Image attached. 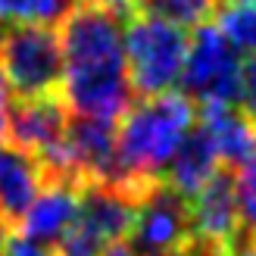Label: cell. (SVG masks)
I'll return each instance as SVG.
<instances>
[{
	"label": "cell",
	"mask_w": 256,
	"mask_h": 256,
	"mask_svg": "<svg viewBox=\"0 0 256 256\" xmlns=\"http://www.w3.org/2000/svg\"><path fill=\"white\" fill-rule=\"evenodd\" d=\"M128 0H75L62 16V104L75 116L112 119L132 106L122 28Z\"/></svg>",
	"instance_id": "obj_1"
},
{
	"label": "cell",
	"mask_w": 256,
	"mask_h": 256,
	"mask_svg": "<svg viewBox=\"0 0 256 256\" xmlns=\"http://www.w3.org/2000/svg\"><path fill=\"white\" fill-rule=\"evenodd\" d=\"M116 125V160L119 184L144 197L153 184L162 182L172 156L197 125L194 104L178 94H153L132 104Z\"/></svg>",
	"instance_id": "obj_2"
},
{
	"label": "cell",
	"mask_w": 256,
	"mask_h": 256,
	"mask_svg": "<svg viewBox=\"0 0 256 256\" xmlns=\"http://www.w3.org/2000/svg\"><path fill=\"white\" fill-rule=\"evenodd\" d=\"M122 47L132 91H138L140 97L175 91L188 54L184 28L134 6L125 16Z\"/></svg>",
	"instance_id": "obj_3"
},
{
	"label": "cell",
	"mask_w": 256,
	"mask_h": 256,
	"mask_svg": "<svg viewBox=\"0 0 256 256\" xmlns=\"http://www.w3.org/2000/svg\"><path fill=\"white\" fill-rule=\"evenodd\" d=\"M240 82H244V60L238 47L216 28L200 25L188 38V54L182 69V94L200 106H234L240 104Z\"/></svg>",
	"instance_id": "obj_4"
},
{
	"label": "cell",
	"mask_w": 256,
	"mask_h": 256,
	"mask_svg": "<svg viewBox=\"0 0 256 256\" xmlns=\"http://www.w3.org/2000/svg\"><path fill=\"white\" fill-rule=\"evenodd\" d=\"M0 75L19 97L56 94L62 82V44L50 25H12L0 38Z\"/></svg>",
	"instance_id": "obj_5"
},
{
	"label": "cell",
	"mask_w": 256,
	"mask_h": 256,
	"mask_svg": "<svg viewBox=\"0 0 256 256\" xmlns=\"http://www.w3.org/2000/svg\"><path fill=\"white\" fill-rule=\"evenodd\" d=\"M128 240H132L144 256L147 253H162V250L184 247L190 240L188 200L178 197L175 190L166 188L162 182L153 184L147 194L138 200Z\"/></svg>",
	"instance_id": "obj_6"
},
{
	"label": "cell",
	"mask_w": 256,
	"mask_h": 256,
	"mask_svg": "<svg viewBox=\"0 0 256 256\" xmlns=\"http://www.w3.org/2000/svg\"><path fill=\"white\" fill-rule=\"evenodd\" d=\"M188 212H190V240H197L212 253H225L228 247L238 244L240 219H238L234 182L228 172H216L188 200Z\"/></svg>",
	"instance_id": "obj_7"
},
{
	"label": "cell",
	"mask_w": 256,
	"mask_h": 256,
	"mask_svg": "<svg viewBox=\"0 0 256 256\" xmlns=\"http://www.w3.org/2000/svg\"><path fill=\"white\" fill-rule=\"evenodd\" d=\"M66 150L78 184H119L116 122L75 116L66 128Z\"/></svg>",
	"instance_id": "obj_8"
},
{
	"label": "cell",
	"mask_w": 256,
	"mask_h": 256,
	"mask_svg": "<svg viewBox=\"0 0 256 256\" xmlns=\"http://www.w3.org/2000/svg\"><path fill=\"white\" fill-rule=\"evenodd\" d=\"M69 128V110L56 94L47 97H22L16 106H10L6 138L12 147L32 153L34 160L47 156L56 144H62Z\"/></svg>",
	"instance_id": "obj_9"
},
{
	"label": "cell",
	"mask_w": 256,
	"mask_h": 256,
	"mask_svg": "<svg viewBox=\"0 0 256 256\" xmlns=\"http://www.w3.org/2000/svg\"><path fill=\"white\" fill-rule=\"evenodd\" d=\"M78 210H82V184L62 182V178H44L32 206L22 212L19 232L44 247H54L75 228Z\"/></svg>",
	"instance_id": "obj_10"
},
{
	"label": "cell",
	"mask_w": 256,
	"mask_h": 256,
	"mask_svg": "<svg viewBox=\"0 0 256 256\" xmlns=\"http://www.w3.org/2000/svg\"><path fill=\"white\" fill-rule=\"evenodd\" d=\"M44 184V172L32 153L0 140V222L12 225L32 206Z\"/></svg>",
	"instance_id": "obj_11"
},
{
	"label": "cell",
	"mask_w": 256,
	"mask_h": 256,
	"mask_svg": "<svg viewBox=\"0 0 256 256\" xmlns=\"http://www.w3.org/2000/svg\"><path fill=\"white\" fill-rule=\"evenodd\" d=\"M197 125L210 138L219 162L240 166L256 156V122L247 112H238L234 106H203Z\"/></svg>",
	"instance_id": "obj_12"
},
{
	"label": "cell",
	"mask_w": 256,
	"mask_h": 256,
	"mask_svg": "<svg viewBox=\"0 0 256 256\" xmlns=\"http://www.w3.org/2000/svg\"><path fill=\"white\" fill-rule=\"evenodd\" d=\"M216 172H219V156H216L210 138L203 134V128L194 125L190 134L184 138V144L172 156L162 178H166V188H172L178 197L190 200Z\"/></svg>",
	"instance_id": "obj_13"
},
{
	"label": "cell",
	"mask_w": 256,
	"mask_h": 256,
	"mask_svg": "<svg viewBox=\"0 0 256 256\" xmlns=\"http://www.w3.org/2000/svg\"><path fill=\"white\" fill-rule=\"evenodd\" d=\"M216 28L238 47V54L256 56V0H222L216 4Z\"/></svg>",
	"instance_id": "obj_14"
},
{
	"label": "cell",
	"mask_w": 256,
	"mask_h": 256,
	"mask_svg": "<svg viewBox=\"0 0 256 256\" xmlns=\"http://www.w3.org/2000/svg\"><path fill=\"white\" fill-rule=\"evenodd\" d=\"M72 0H0V25H54Z\"/></svg>",
	"instance_id": "obj_15"
},
{
	"label": "cell",
	"mask_w": 256,
	"mask_h": 256,
	"mask_svg": "<svg viewBox=\"0 0 256 256\" xmlns=\"http://www.w3.org/2000/svg\"><path fill=\"white\" fill-rule=\"evenodd\" d=\"M138 10H147L178 28H200L216 12V0H138Z\"/></svg>",
	"instance_id": "obj_16"
},
{
	"label": "cell",
	"mask_w": 256,
	"mask_h": 256,
	"mask_svg": "<svg viewBox=\"0 0 256 256\" xmlns=\"http://www.w3.org/2000/svg\"><path fill=\"white\" fill-rule=\"evenodd\" d=\"M234 200H238V219L240 232L247 234V240H256V156L234 166Z\"/></svg>",
	"instance_id": "obj_17"
},
{
	"label": "cell",
	"mask_w": 256,
	"mask_h": 256,
	"mask_svg": "<svg viewBox=\"0 0 256 256\" xmlns=\"http://www.w3.org/2000/svg\"><path fill=\"white\" fill-rule=\"evenodd\" d=\"M0 256H54V250L25 238L22 232H10L0 240Z\"/></svg>",
	"instance_id": "obj_18"
},
{
	"label": "cell",
	"mask_w": 256,
	"mask_h": 256,
	"mask_svg": "<svg viewBox=\"0 0 256 256\" xmlns=\"http://www.w3.org/2000/svg\"><path fill=\"white\" fill-rule=\"evenodd\" d=\"M240 104L244 112L256 122V56L250 62H244V82H240Z\"/></svg>",
	"instance_id": "obj_19"
},
{
	"label": "cell",
	"mask_w": 256,
	"mask_h": 256,
	"mask_svg": "<svg viewBox=\"0 0 256 256\" xmlns=\"http://www.w3.org/2000/svg\"><path fill=\"white\" fill-rule=\"evenodd\" d=\"M10 106H12V91L6 78L0 75V140L6 138V125H10Z\"/></svg>",
	"instance_id": "obj_20"
},
{
	"label": "cell",
	"mask_w": 256,
	"mask_h": 256,
	"mask_svg": "<svg viewBox=\"0 0 256 256\" xmlns=\"http://www.w3.org/2000/svg\"><path fill=\"white\" fill-rule=\"evenodd\" d=\"M100 256H144V253H140V250L132 244V240L125 238V240H112V244H106Z\"/></svg>",
	"instance_id": "obj_21"
},
{
	"label": "cell",
	"mask_w": 256,
	"mask_h": 256,
	"mask_svg": "<svg viewBox=\"0 0 256 256\" xmlns=\"http://www.w3.org/2000/svg\"><path fill=\"white\" fill-rule=\"evenodd\" d=\"M225 256H256V240H244V244H234L228 247Z\"/></svg>",
	"instance_id": "obj_22"
},
{
	"label": "cell",
	"mask_w": 256,
	"mask_h": 256,
	"mask_svg": "<svg viewBox=\"0 0 256 256\" xmlns=\"http://www.w3.org/2000/svg\"><path fill=\"white\" fill-rule=\"evenodd\" d=\"M128 4H134V6H138V0H128Z\"/></svg>",
	"instance_id": "obj_23"
}]
</instances>
